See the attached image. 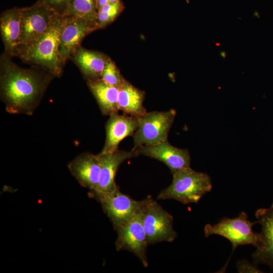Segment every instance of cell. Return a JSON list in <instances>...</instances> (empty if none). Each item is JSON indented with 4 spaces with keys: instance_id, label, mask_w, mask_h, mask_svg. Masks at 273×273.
I'll list each match as a JSON object with an SVG mask.
<instances>
[{
    "instance_id": "obj_1",
    "label": "cell",
    "mask_w": 273,
    "mask_h": 273,
    "mask_svg": "<svg viewBox=\"0 0 273 273\" xmlns=\"http://www.w3.org/2000/svg\"><path fill=\"white\" fill-rule=\"evenodd\" d=\"M5 51L0 56L1 100L8 113L31 115L55 77L37 67H21Z\"/></svg>"
},
{
    "instance_id": "obj_2",
    "label": "cell",
    "mask_w": 273,
    "mask_h": 273,
    "mask_svg": "<svg viewBox=\"0 0 273 273\" xmlns=\"http://www.w3.org/2000/svg\"><path fill=\"white\" fill-rule=\"evenodd\" d=\"M64 17L59 16L41 36L21 48L18 57L23 62L60 77L65 63L59 49Z\"/></svg>"
},
{
    "instance_id": "obj_3",
    "label": "cell",
    "mask_w": 273,
    "mask_h": 273,
    "mask_svg": "<svg viewBox=\"0 0 273 273\" xmlns=\"http://www.w3.org/2000/svg\"><path fill=\"white\" fill-rule=\"evenodd\" d=\"M171 184L158 194V200L173 199L183 204L197 203L212 185L210 176L191 167L172 174Z\"/></svg>"
},
{
    "instance_id": "obj_4",
    "label": "cell",
    "mask_w": 273,
    "mask_h": 273,
    "mask_svg": "<svg viewBox=\"0 0 273 273\" xmlns=\"http://www.w3.org/2000/svg\"><path fill=\"white\" fill-rule=\"evenodd\" d=\"M176 114V111L171 109L166 111L147 112L138 117V126L132 135V149L154 145L167 140Z\"/></svg>"
},
{
    "instance_id": "obj_5",
    "label": "cell",
    "mask_w": 273,
    "mask_h": 273,
    "mask_svg": "<svg viewBox=\"0 0 273 273\" xmlns=\"http://www.w3.org/2000/svg\"><path fill=\"white\" fill-rule=\"evenodd\" d=\"M144 200L142 206L143 224L148 245L173 242L177 237L173 226V216L151 196Z\"/></svg>"
},
{
    "instance_id": "obj_6",
    "label": "cell",
    "mask_w": 273,
    "mask_h": 273,
    "mask_svg": "<svg viewBox=\"0 0 273 273\" xmlns=\"http://www.w3.org/2000/svg\"><path fill=\"white\" fill-rule=\"evenodd\" d=\"M257 223V220L249 221L247 214L242 211L235 218L225 217L215 224H206L204 234L206 237L217 235L226 238L232 243L233 251L241 245H252L256 247L257 233L253 232L252 227Z\"/></svg>"
},
{
    "instance_id": "obj_7",
    "label": "cell",
    "mask_w": 273,
    "mask_h": 273,
    "mask_svg": "<svg viewBox=\"0 0 273 273\" xmlns=\"http://www.w3.org/2000/svg\"><path fill=\"white\" fill-rule=\"evenodd\" d=\"M89 195L100 203L115 231L132 217L145 202L144 199L136 201L122 193L119 187L109 192L90 191Z\"/></svg>"
},
{
    "instance_id": "obj_8",
    "label": "cell",
    "mask_w": 273,
    "mask_h": 273,
    "mask_svg": "<svg viewBox=\"0 0 273 273\" xmlns=\"http://www.w3.org/2000/svg\"><path fill=\"white\" fill-rule=\"evenodd\" d=\"M116 231L117 233L115 241L116 250L131 252L141 260L144 267H147L148 244L143 224L142 207L132 217Z\"/></svg>"
},
{
    "instance_id": "obj_9",
    "label": "cell",
    "mask_w": 273,
    "mask_h": 273,
    "mask_svg": "<svg viewBox=\"0 0 273 273\" xmlns=\"http://www.w3.org/2000/svg\"><path fill=\"white\" fill-rule=\"evenodd\" d=\"M59 16L38 2L30 7L22 8L19 50L44 33Z\"/></svg>"
},
{
    "instance_id": "obj_10",
    "label": "cell",
    "mask_w": 273,
    "mask_h": 273,
    "mask_svg": "<svg viewBox=\"0 0 273 273\" xmlns=\"http://www.w3.org/2000/svg\"><path fill=\"white\" fill-rule=\"evenodd\" d=\"M63 17L59 49L65 63L81 46L83 38L96 29L83 18L74 16Z\"/></svg>"
},
{
    "instance_id": "obj_11",
    "label": "cell",
    "mask_w": 273,
    "mask_h": 273,
    "mask_svg": "<svg viewBox=\"0 0 273 273\" xmlns=\"http://www.w3.org/2000/svg\"><path fill=\"white\" fill-rule=\"evenodd\" d=\"M132 149L139 155L164 163L169 168L172 174L181 169L191 167V157L189 150L172 146L168 140L156 145L143 146Z\"/></svg>"
},
{
    "instance_id": "obj_12",
    "label": "cell",
    "mask_w": 273,
    "mask_h": 273,
    "mask_svg": "<svg viewBox=\"0 0 273 273\" xmlns=\"http://www.w3.org/2000/svg\"><path fill=\"white\" fill-rule=\"evenodd\" d=\"M255 216L261 230L257 233L256 249L252 254L254 263L273 269V203L269 208L258 209Z\"/></svg>"
},
{
    "instance_id": "obj_13",
    "label": "cell",
    "mask_w": 273,
    "mask_h": 273,
    "mask_svg": "<svg viewBox=\"0 0 273 273\" xmlns=\"http://www.w3.org/2000/svg\"><path fill=\"white\" fill-rule=\"evenodd\" d=\"M139 155L133 149L128 151L118 150L113 152H101L97 154L101 164V174L98 188L93 192H109L117 189L119 187L116 184L115 177L118 167L126 160Z\"/></svg>"
},
{
    "instance_id": "obj_14",
    "label": "cell",
    "mask_w": 273,
    "mask_h": 273,
    "mask_svg": "<svg viewBox=\"0 0 273 273\" xmlns=\"http://www.w3.org/2000/svg\"><path fill=\"white\" fill-rule=\"evenodd\" d=\"M138 126V117L118 113L110 116L105 125L106 140L102 152L117 151L119 143L132 136Z\"/></svg>"
},
{
    "instance_id": "obj_15",
    "label": "cell",
    "mask_w": 273,
    "mask_h": 273,
    "mask_svg": "<svg viewBox=\"0 0 273 273\" xmlns=\"http://www.w3.org/2000/svg\"><path fill=\"white\" fill-rule=\"evenodd\" d=\"M68 167L82 187L92 191L97 190L101 174V164L97 155L82 153L70 162Z\"/></svg>"
},
{
    "instance_id": "obj_16",
    "label": "cell",
    "mask_w": 273,
    "mask_h": 273,
    "mask_svg": "<svg viewBox=\"0 0 273 273\" xmlns=\"http://www.w3.org/2000/svg\"><path fill=\"white\" fill-rule=\"evenodd\" d=\"M22 8L14 7L1 14L0 32L5 51L18 57L20 43Z\"/></svg>"
},
{
    "instance_id": "obj_17",
    "label": "cell",
    "mask_w": 273,
    "mask_h": 273,
    "mask_svg": "<svg viewBox=\"0 0 273 273\" xmlns=\"http://www.w3.org/2000/svg\"><path fill=\"white\" fill-rule=\"evenodd\" d=\"M86 80L101 78L110 59L106 55L79 47L70 57Z\"/></svg>"
},
{
    "instance_id": "obj_18",
    "label": "cell",
    "mask_w": 273,
    "mask_h": 273,
    "mask_svg": "<svg viewBox=\"0 0 273 273\" xmlns=\"http://www.w3.org/2000/svg\"><path fill=\"white\" fill-rule=\"evenodd\" d=\"M87 85L105 116L118 113L119 87L104 82L101 78L87 80Z\"/></svg>"
},
{
    "instance_id": "obj_19",
    "label": "cell",
    "mask_w": 273,
    "mask_h": 273,
    "mask_svg": "<svg viewBox=\"0 0 273 273\" xmlns=\"http://www.w3.org/2000/svg\"><path fill=\"white\" fill-rule=\"evenodd\" d=\"M145 93L126 80L119 86L118 106L123 114L139 117L147 112L143 105Z\"/></svg>"
},
{
    "instance_id": "obj_20",
    "label": "cell",
    "mask_w": 273,
    "mask_h": 273,
    "mask_svg": "<svg viewBox=\"0 0 273 273\" xmlns=\"http://www.w3.org/2000/svg\"><path fill=\"white\" fill-rule=\"evenodd\" d=\"M97 14L95 0H71L64 16H74L83 18L97 30Z\"/></svg>"
},
{
    "instance_id": "obj_21",
    "label": "cell",
    "mask_w": 273,
    "mask_h": 273,
    "mask_svg": "<svg viewBox=\"0 0 273 273\" xmlns=\"http://www.w3.org/2000/svg\"><path fill=\"white\" fill-rule=\"evenodd\" d=\"M124 8L121 0L115 3H109L97 11L96 25L97 29L103 28L113 22Z\"/></svg>"
},
{
    "instance_id": "obj_22",
    "label": "cell",
    "mask_w": 273,
    "mask_h": 273,
    "mask_svg": "<svg viewBox=\"0 0 273 273\" xmlns=\"http://www.w3.org/2000/svg\"><path fill=\"white\" fill-rule=\"evenodd\" d=\"M101 79L106 83L119 87L125 80L114 62L110 58L102 72Z\"/></svg>"
},
{
    "instance_id": "obj_23",
    "label": "cell",
    "mask_w": 273,
    "mask_h": 273,
    "mask_svg": "<svg viewBox=\"0 0 273 273\" xmlns=\"http://www.w3.org/2000/svg\"><path fill=\"white\" fill-rule=\"evenodd\" d=\"M71 0H37V2L46 6L60 16H64Z\"/></svg>"
},
{
    "instance_id": "obj_24",
    "label": "cell",
    "mask_w": 273,
    "mask_h": 273,
    "mask_svg": "<svg viewBox=\"0 0 273 273\" xmlns=\"http://www.w3.org/2000/svg\"><path fill=\"white\" fill-rule=\"evenodd\" d=\"M237 269L240 273H261L257 265L254 263H251L246 259H241L237 263Z\"/></svg>"
},
{
    "instance_id": "obj_25",
    "label": "cell",
    "mask_w": 273,
    "mask_h": 273,
    "mask_svg": "<svg viewBox=\"0 0 273 273\" xmlns=\"http://www.w3.org/2000/svg\"><path fill=\"white\" fill-rule=\"evenodd\" d=\"M97 11L104 6L109 4V0H95Z\"/></svg>"
}]
</instances>
